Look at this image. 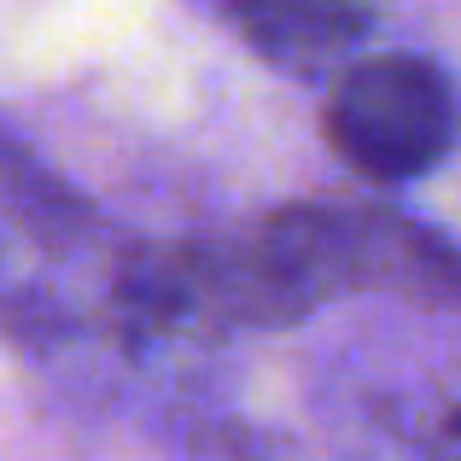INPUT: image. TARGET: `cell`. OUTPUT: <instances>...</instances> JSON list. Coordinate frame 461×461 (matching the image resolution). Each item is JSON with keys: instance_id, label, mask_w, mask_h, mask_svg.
Returning <instances> with one entry per match:
<instances>
[{"instance_id": "2", "label": "cell", "mask_w": 461, "mask_h": 461, "mask_svg": "<svg viewBox=\"0 0 461 461\" xmlns=\"http://www.w3.org/2000/svg\"><path fill=\"white\" fill-rule=\"evenodd\" d=\"M234 23L263 59L315 70L362 47L374 30V0H234Z\"/></svg>"}, {"instance_id": "3", "label": "cell", "mask_w": 461, "mask_h": 461, "mask_svg": "<svg viewBox=\"0 0 461 461\" xmlns=\"http://www.w3.org/2000/svg\"><path fill=\"white\" fill-rule=\"evenodd\" d=\"M0 199L18 222H30L47 240H65L82 222V199L47 164H35V152L6 129H0Z\"/></svg>"}, {"instance_id": "1", "label": "cell", "mask_w": 461, "mask_h": 461, "mask_svg": "<svg viewBox=\"0 0 461 461\" xmlns=\"http://www.w3.org/2000/svg\"><path fill=\"white\" fill-rule=\"evenodd\" d=\"M327 147L345 158L362 181H415L450 152L456 140V94L444 70L415 53L362 59L327 100Z\"/></svg>"}, {"instance_id": "4", "label": "cell", "mask_w": 461, "mask_h": 461, "mask_svg": "<svg viewBox=\"0 0 461 461\" xmlns=\"http://www.w3.org/2000/svg\"><path fill=\"white\" fill-rule=\"evenodd\" d=\"M432 461H461V409L444 415L438 438H432Z\"/></svg>"}]
</instances>
